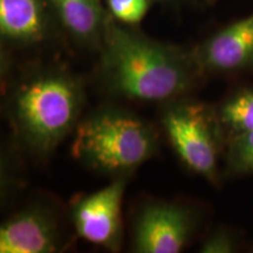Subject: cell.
I'll list each match as a JSON object with an SVG mask.
<instances>
[{
	"instance_id": "6da1fadb",
	"label": "cell",
	"mask_w": 253,
	"mask_h": 253,
	"mask_svg": "<svg viewBox=\"0 0 253 253\" xmlns=\"http://www.w3.org/2000/svg\"><path fill=\"white\" fill-rule=\"evenodd\" d=\"M99 50L103 88L128 100L170 102L185 96L203 75L192 53L120 26L113 17Z\"/></svg>"
},
{
	"instance_id": "7a4b0ae2",
	"label": "cell",
	"mask_w": 253,
	"mask_h": 253,
	"mask_svg": "<svg viewBox=\"0 0 253 253\" xmlns=\"http://www.w3.org/2000/svg\"><path fill=\"white\" fill-rule=\"evenodd\" d=\"M84 104L80 79L65 68L48 67L19 82L7 107L19 140L33 154L43 156L75 130Z\"/></svg>"
},
{
	"instance_id": "3957f363",
	"label": "cell",
	"mask_w": 253,
	"mask_h": 253,
	"mask_svg": "<svg viewBox=\"0 0 253 253\" xmlns=\"http://www.w3.org/2000/svg\"><path fill=\"white\" fill-rule=\"evenodd\" d=\"M157 148V134L147 121L128 110L104 107L79 122L72 155L94 171L119 178L149 161Z\"/></svg>"
},
{
	"instance_id": "277c9868",
	"label": "cell",
	"mask_w": 253,
	"mask_h": 253,
	"mask_svg": "<svg viewBox=\"0 0 253 253\" xmlns=\"http://www.w3.org/2000/svg\"><path fill=\"white\" fill-rule=\"evenodd\" d=\"M161 121L168 140L182 162L211 184H219V155L226 144L216 109L179 97L166 103Z\"/></svg>"
},
{
	"instance_id": "5b68a950",
	"label": "cell",
	"mask_w": 253,
	"mask_h": 253,
	"mask_svg": "<svg viewBox=\"0 0 253 253\" xmlns=\"http://www.w3.org/2000/svg\"><path fill=\"white\" fill-rule=\"evenodd\" d=\"M198 217L182 204L155 202L145 204L135 219L134 251L138 253H177L190 242Z\"/></svg>"
},
{
	"instance_id": "8992f818",
	"label": "cell",
	"mask_w": 253,
	"mask_h": 253,
	"mask_svg": "<svg viewBox=\"0 0 253 253\" xmlns=\"http://www.w3.org/2000/svg\"><path fill=\"white\" fill-rule=\"evenodd\" d=\"M126 177L114 178L109 185L82 197L73 205L72 220L78 236L110 251L122 243V199Z\"/></svg>"
},
{
	"instance_id": "52a82bcc",
	"label": "cell",
	"mask_w": 253,
	"mask_h": 253,
	"mask_svg": "<svg viewBox=\"0 0 253 253\" xmlns=\"http://www.w3.org/2000/svg\"><path fill=\"white\" fill-rule=\"evenodd\" d=\"M192 55L202 74L253 69V13L217 32Z\"/></svg>"
},
{
	"instance_id": "ba28073f",
	"label": "cell",
	"mask_w": 253,
	"mask_h": 253,
	"mask_svg": "<svg viewBox=\"0 0 253 253\" xmlns=\"http://www.w3.org/2000/svg\"><path fill=\"white\" fill-rule=\"evenodd\" d=\"M59 244L58 221L39 205L18 211L0 227L1 253H50L59 249Z\"/></svg>"
},
{
	"instance_id": "9c48e42d",
	"label": "cell",
	"mask_w": 253,
	"mask_h": 253,
	"mask_svg": "<svg viewBox=\"0 0 253 253\" xmlns=\"http://www.w3.org/2000/svg\"><path fill=\"white\" fill-rule=\"evenodd\" d=\"M63 30L79 45L99 48L112 15L100 0H48Z\"/></svg>"
},
{
	"instance_id": "30bf717a",
	"label": "cell",
	"mask_w": 253,
	"mask_h": 253,
	"mask_svg": "<svg viewBox=\"0 0 253 253\" xmlns=\"http://www.w3.org/2000/svg\"><path fill=\"white\" fill-rule=\"evenodd\" d=\"M0 33L24 46L45 40L48 15L42 0H0Z\"/></svg>"
},
{
	"instance_id": "8fae6325",
	"label": "cell",
	"mask_w": 253,
	"mask_h": 253,
	"mask_svg": "<svg viewBox=\"0 0 253 253\" xmlns=\"http://www.w3.org/2000/svg\"><path fill=\"white\" fill-rule=\"evenodd\" d=\"M214 109L225 144L253 130V86L238 88Z\"/></svg>"
},
{
	"instance_id": "7c38bea8",
	"label": "cell",
	"mask_w": 253,
	"mask_h": 253,
	"mask_svg": "<svg viewBox=\"0 0 253 253\" xmlns=\"http://www.w3.org/2000/svg\"><path fill=\"white\" fill-rule=\"evenodd\" d=\"M225 162L230 175H253V130L227 142Z\"/></svg>"
},
{
	"instance_id": "4fadbf2b",
	"label": "cell",
	"mask_w": 253,
	"mask_h": 253,
	"mask_svg": "<svg viewBox=\"0 0 253 253\" xmlns=\"http://www.w3.org/2000/svg\"><path fill=\"white\" fill-rule=\"evenodd\" d=\"M150 4V0H108V11L114 20L132 26L141 23Z\"/></svg>"
},
{
	"instance_id": "5bb4252c",
	"label": "cell",
	"mask_w": 253,
	"mask_h": 253,
	"mask_svg": "<svg viewBox=\"0 0 253 253\" xmlns=\"http://www.w3.org/2000/svg\"><path fill=\"white\" fill-rule=\"evenodd\" d=\"M239 239L232 230L218 227L209 235L201 246L203 253H232L238 250Z\"/></svg>"
},
{
	"instance_id": "9a60e30c",
	"label": "cell",
	"mask_w": 253,
	"mask_h": 253,
	"mask_svg": "<svg viewBox=\"0 0 253 253\" xmlns=\"http://www.w3.org/2000/svg\"><path fill=\"white\" fill-rule=\"evenodd\" d=\"M214 1H217V0H208V2H209V4H213Z\"/></svg>"
}]
</instances>
